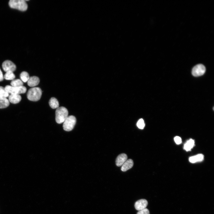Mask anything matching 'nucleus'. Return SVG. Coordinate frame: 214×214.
<instances>
[{
    "label": "nucleus",
    "mask_w": 214,
    "mask_h": 214,
    "mask_svg": "<svg viewBox=\"0 0 214 214\" xmlns=\"http://www.w3.org/2000/svg\"><path fill=\"white\" fill-rule=\"evenodd\" d=\"M137 126L140 129H143L145 126V123L143 120L142 119H140L137 123Z\"/></svg>",
    "instance_id": "21"
},
{
    "label": "nucleus",
    "mask_w": 214,
    "mask_h": 214,
    "mask_svg": "<svg viewBox=\"0 0 214 214\" xmlns=\"http://www.w3.org/2000/svg\"><path fill=\"white\" fill-rule=\"evenodd\" d=\"M148 201L145 199H141L137 201L135 203L134 206L136 209L140 211L146 208L148 205Z\"/></svg>",
    "instance_id": "8"
},
{
    "label": "nucleus",
    "mask_w": 214,
    "mask_h": 214,
    "mask_svg": "<svg viewBox=\"0 0 214 214\" xmlns=\"http://www.w3.org/2000/svg\"><path fill=\"white\" fill-rule=\"evenodd\" d=\"M68 111L66 108L63 107H59L56 112V122L58 124L64 123L68 117Z\"/></svg>",
    "instance_id": "1"
},
{
    "label": "nucleus",
    "mask_w": 214,
    "mask_h": 214,
    "mask_svg": "<svg viewBox=\"0 0 214 214\" xmlns=\"http://www.w3.org/2000/svg\"><path fill=\"white\" fill-rule=\"evenodd\" d=\"M11 84L12 86L14 87H20L23 86V83L21 80L16 79L13 80L11 82Z\"/></svg>",
    "instance_id": "19"
},
{
    "label": "nucleus",
    "mask_w": 214,
    "mask_h": 214,
    "mask_svg": "<svg viewBox=\"0 0 214 214\" xmlns=\"http://www.w3.org/2000/svg\"><path fill=\"white\" fill-rule=\"evenodd\" d=\"M76 121L75 116L73 115L68 116L64 122L63 127L64 130L68 131L72 130L76 124Z\"/></svg>",
    "instance_id": "4"
},
{
    "label": "nucleus",
    "mask_w": 214,
    "mask_h": 214,
    "mask_svg": "<svg viewBox=\"0 0 214 214\" xmlns=\"http://www.w3.org/2000/svg\"><path fill=\"white\" fill-rule=\"evenodd\" d=\"M5 89L9 93L11 94H20L25 93L27 91L26 88L24 86L20 87H14L8 85L5 87Z\"/></svg>",
    "instance_id": "5"
},
{
    "label": "nucleus",
    "mask_w": 214,
    "mask_h": 214,
    "mask_svg": "<svg viewBox=\"0 0 214 214\" xmlns=\"http://www.w3.org/2000/svg\"><path fill=\"white\" fill-rule=\"evenodd\" d=\"M137 214H150L149 210L146 208L143 210L139 211Z\"/></svg>",
    "instance_id": "22"
},
{
    "label": "nucleus",
    "mask_w": 214,
    "mask_h": 214,
    "mask_svg": "<svg viewBox=\"0 0 214 214\" xmlns=\"http://www.w3.org/2000/svg\"><path fill=\"white\" fill-rule=\"evenodd\" d=\"M21 79L24 83L28 82L30 77L28 73L26 72H23L20 74Z\"/></svg>",
    "instance_id": "18"
},
{
    "label": "nucleus",
    "mask_w": 214,
    "mask_h": 214,
    "mask_svg": "<svg viewBox=\"0 0 214 214\" xmlns=\"http://www.w3.org/2000/svg\"><path fill=\"white\" fill-rule=\"evenodd\" d=\"M205 71V66L202 64H199L196 65L193 68L192 74L193 76L197 77L203 75Z\"/></svg>",
    "instance_id": "6"
},
{
    "label": "nucleus",
    "mask_w": 214,
    "mask_h": 214,
    "mask_svg": "<svg viewBox=\"0 0 214 214\" xmlns=\"http://www.w3.org/2000/svg\"><path fill=\"white\" fill-rule=\"evenodd\" d=\"M204 157L203 155L199 154L190 157L189 159V160L191 163H194L202 161L204 159Z\"/></svg>",
    "instance_id": "13"
},
{
    "label": "nucleus",
    "mask_w": 214,
    "mask_h": 214,
    "mask_svg": "<svg viewBox=\"0 0 214 214\" xmlns=\"http://www.w3.org/2000/svg\"><path fill=\"white\" fill-rule=\"evenodd\" d=\"M10 105V102L7 99H5L0 100V109L7 108Z\"/></svg>",
    "instance_id": "17"
},
{
    "label": "nucleus",
    "mask_w": 214,
    "mask_h": 214,
    "mask_svg": "<svg viewBox=\"0 0 214 214\" xmlns=\"http://www.w3.org/2000/svg\"><path fill=\"white\" fill-rule=\"evenodd\" d=\"M194 140L192 139H190L184 145V149L187 151L190 150L194 146Z\"/></svg>",
    "instance_id": "14"
},
{
    "label": "nucleus",
    "mask_w": 214,
    "mask_h": 214,
    "mask_svg": "<svg viewBox=\"0 0 214 214\" xmlns=\"http://www.w3.org/2000/svg\"><path fill=\"white\" fill-rule=\"evenodd\" d=\"M127 156L125 153L119 155L117 157L116 161V164L118 167L122 166L127 160Z\"/></svg>",
    "instance_id": "9"
},
{
    "label": "nucleus",
    "mask_w": 214,
    "mask_h": 214,
    "mask_svg": "<svg viewBox=\"0 0 214 214\" xmlns=\"http://www.w3.org/2000/svg\"><path fill=\"white\" fill-rule=\"evenodd\" d=\"M42 91L39 88L35 87L31 88L28 91L27 97L28 99L34 102H37L41 99Z\"/></svg>",
    "instance_id": "2"
},
{
    "label": "nucleus",
    "mask_w": 214,
    "mask_h": 214,
    "mask_svg": "<svg viewBox=\"0 0 214 214\" xmlns=\"http://www.w3.org/2000/svg\"><path fill=\"white\" fill-rule=\"evenodd\" d=\"M40 83L39 78L36 76L30 77L28 82V85L31 87H34L38 85Z\"/></svg>",
    "instance_id": "11"
},
{
    "label": "nucleus",
    "mask_w": 214,
    "mask_h": 214,
    "mask_svg": "<svg viewBox=\"0 0 214 214\" xmlns=\"http://www.w3.org/2000/svg\"><path fill=\"white\" fill-rule=\"evenodd\" d=\"M4 76L3 73L1 69H0V82H1L4 80Z\"/></svg>",
    "instance_id": "24"
},
{
    "label": "nucleus",
    "mask_w": 214,
    "mask_h": 214,
    "mask_svg": "<svg viewBox=\"0 0 214 214\" xmlns=\"http://www.w3.org/2000/svg\"><path fill=\"white\" fill-rule=\"evenodd\" d=\"M134 165L133 161L131 159L127 160L122 166L121 170L125 172L131 169Z\"/></svg>",
    "instance_id": "10"
},
{
    "label": "nucleus",
    "mask_w": 214,
    "mask_h": 214,
    "mask_svg": "<svg viewBox=\"0 0 214 214\" xmlns=\"http://www.w3.org/2000/svg\"><path fill=\"white\" fill-rule=\"evenodd\" d=\"M49 104L50 107L53 109L58 108L59 107V103L57 99L52 97L50 100Z\"/></svg>",
    "instance_id": "15"
},
{
    "label": "nucleus",
    "mask_w": 214,
    "mask_h": 214,
    "mask_svg": "<svg viewBox=\"0 0 214 214\" xmlns=\"http://www.w3.org/2000/svg\"><path fill=\"white\" fill-rule=\"evenodd\" d=\"M174 141L176 143L177 145L180 144L182 142L181 138L178 136H176L174 138Z\"/></svg>",
    "instance_id": "23"
},
{
    "label": "nucleus",
    "mask_w": 214,
    "mask_h": 214,
    "mask_svg": "<svg viewBox=\"0 0 214 214\" xmlns=\"http://www.w3.org/2000/svg\"><path fill=\"white\" fill-rule=\"evenodd\" d=\"M22 100V97L19 94H11L9 97V101L12 103L17 104Z\"/></svg>",
    "instance_id": "12"
},
{
    "label": "nucleus",
    "mask_w": 214,
    "mask_h": 214,
    "mask_svg": "<svg viewBox=\"0 0 214 214\" xmlns=\"http://www.w3.org/2000/svg\"><path fill=\"white\" fill-rule=\"evenodd\" d=\"M9 96L8 93L4 87L0 86V100L6 99Z\"/></svg>",
    "instance_id": "16"
},
{
    "label": "nucleus",
    "mask_w": 214,
    "mask_h": 214,
    "mask_svg": "<svg viewBox=\"0 0 214 214\" xmlns=\"http://www.w3.org/2000/svg\"><path fill=\"white\" fill-rule=\"evenodd\" d=\"M15 78V76L13 72H7L4 76V78L7 80H13Z\"/></svg>",
    "instance_id": "20"
},
{
    "label": "nucleus",
    "mask_w": 214,
    "mask_h": 214,
    "mask_svg": "<svg viewBox=\"0 0 214 214\" xmlns=\"http://www.w3.org/2000/svg\"><path fill=\"white\" fill-rule=\"evenodd\" d=\"M2 68L4 71L6 72H14L16 69V65L12 61L7 60L3 63Z\"/></svg>",
    "instance_id": "7"
},
{
    "label": "nucleus",
    "mask_w": 214,
    "mask_h": 214,
    "mask_svg": "<svg viewBox=\"0 0 214 214\" xmlns=\"http://www.w3.org/2000/svg\"><path fill=\"white\" fill-rule=\"evenodd\" d=\"M9 5L11 8L23 12L26 11L28 8V5L24 0H10Z\"/></svg>",
    "instance_id": "3"
}]
</instances>
